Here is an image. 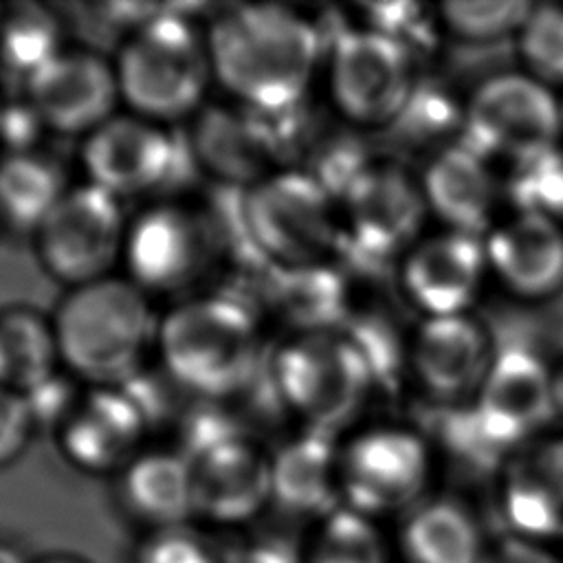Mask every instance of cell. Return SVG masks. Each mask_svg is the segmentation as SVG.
<instances>
[{"mask_svg": "<svg viewBox=\"0 0 563 563\" xmlns=\"http://www.w3.org/2000/svg\"><path fill=\"white\" fill-rule=\"evenodd\" d=\"M205 33L216 86L233 103L264 114L306 106L323 51L310 18L279 4H235Z\"/></svg>", "mask_w": 563, "mask_h": 563, "instance_id": "6da1fadb", "label": "cell"}, {"mask_svg": "<svg viewBox=\"0 0 563 563\" xmlns=\"http://www.w3.org/2000/svg\"><path fill=\"white\" fill-rule=\"evenodd\" d=\"M156 356L180 391L220 402L255 383L266 343L251 303L209 292L180 299L161 314Z\"/></svg>", "mask_w": 563, "mask_h": 563, "instance_id": "7a4b0ae2", "label": "cell"}, {"mask_svg": "<svg viewBox=\"0 0 563 563\" xmlns=\"http://www.w3.org/2000/svg\"><path fill=\"white\" fill-rule=\"evenodd\" d=\"M62 367L88 387H121L156 352L161 314L125 275L66 290L51 312Z\"/></svg>", "mask_w": 563, "mask_h": 563, "instance_id": "3957f363", "label": "cell"}, {"mask_svg": "<svg viewBox=\"0 0 563 563\" xmlns=\"http://www.w3.org/2000/svg\"><path fill=\"white\" fill-rule=\"evenodd\" d=\"M112 62L121 106L167 128L194 119L216 84L207 33L176 11H156L130 29Z\"/></svg>", "mask_w": 563, "mask_h": 563, "instance_id": "277c9868", "label": "cell"}, {"mask_svg": "<svg viewBox=\"0 0 563 563\" xmlns=\"http://www.w3.org/2000/svg\"><path fill=\"white\" fill-rule=\"evenodd\" d=\"M246 246L277 273L332 264L343 244L336 198L306 169H277L242 191Z\"/></svg>", "mask_w": 563, "mask_h": 563, "instance_id": "5b68a950", "label": "cell"}, {"mask_svg": "<svg viewBox=\"0 0 563 563\" xmlns=\"http://www.w3.org/2000/svg\"><path fill=\"white\" fill-rule=\"evenodd\" d=\"M268 374L282 407L330 435L358 413L376 378L343 328L295 330L271 354Z\"/></svg>", "mask_w": 563, "mask_h": 563, "instance_id": "8992f818", "label": "cell"}, {"mask_svg": "<svg viewBox=\"0 0 563 563\" xmlns=\"http://www.w3.org/2000/svg\"><path fill=\"white\" fill-rule=\"evenodd\" d=\"M554 413L552 372L532 352L504 350L490 361L468 420L453 427L449 444L468 464L490 468L512 457Z\"/></svg>", "mask_w": 563, "mask_h": 563, "instance_id": "52a82bcc", "label": "cell"}, {"mask_svg": "<svg viewBox=\"0 0 563 563\" xmlns=\"http://www.w3.org/2000/svg\"><path fill=\"white\" fill-rule=\"evenodd\" d=\"M130 218L123 202L90 185H73L33 233L40 266L68 290L114 275Z\"/></svg>", "mask_w": 563, "mask_h": 563, "instance_id": "ba28073f", "label": "cell"}, {"mask_svg": "<svg viewBox=\"0 0 563 563\" xmlns=\"http://www.w3.org/2000/svg\"><path fill=\"white\" fill-rule=\"evenodd\" d=\"M325 81L332 106L345 121L387 125L402 114L416 90L413 55L374 29H352L332 44Z\"/></svg>", "mask_w": 563, "mask_h": 563, "instance_id": "9c48e42d", "label": "cell"}, {"mask_svg": "<svg viewBox=\"0 0 563 563\" xmlns=\"http://www.w3.org/2000/svg\"><path fill=\"white\" fill-rule=\"evenodd\" d=\"M343 506L380 519L416 508L431 479V455L420 435L400 427H372L341 444Z\"/></svg>", "mask_w": 563, "mask_h": 563, "instance_id": "30bf717a", "label": "cell"}, {"mask_svg": "<svg viewBox=\"0 0 563 563\" xmlns=\"http://www.w3.org/2000/svg\"><path fill=\"white\" fill-rule=\"evenodd\" d=\"M464 141L488 156L523 161L556 145L563 130L561 103L550 88L523 73L486 79L464 110Z\"/></svg>", "mask_w": 563, "mask_h": 563, "instance_id": "8fae6325", "label": "cell"}, {"mask_svg": "<svg viewBox=\"0 0 563 563\" xmlns=\"http://www.w3.org/2000/svg\"><path fill=\"white\" fill-rule=\"evenodd\" d=\"M185 152L172 128L123 110L81 139L79 161L86 183L123 202L165 189Z\"/></svg>", "mask_w": 563, "mask_h": 563, "instance_id": "7c38bea8", "label": "cell"}, {"mask_svg": "<svg viewBox=\"0 0 563 563\" xmlns=\"http://www.w3.org/2000/svg\"><path fill=\"white\" fill-rule=\"evenodd\" d=\"M211 224L194 207L156 200L128 222L123 268L150 297L180 292L209 264Z\"/></svg>", "mask_w": 563, "mask_h": 563, "instance_id": "4fadbf2b", "label": "cell"}, {"mask_svg": "<svg viewBox=\"0 0 563 563\" xmlns=\"http://www.w3.org/2000/svg\"><path fill=\"white\" fill-rule=\"evenodd\" d=\"M48 132L88 136L121 106L114 62L88 46H68L24 84Z\"/></svg>", "mask_w": 563, "mask_h": 563, "instance_id": "5bb4252c", "label": "cell"}, {"mask_svg": "<svg viewBox=\"0 0 563 563\" xmlns=\"http://www.w3.org/2000/svg\"><path fill=\"white\" fill-rule=\"evenodd\" d=\"M343 244L385 260L416 244L427 213L422 187L394 165H369L339 200Z\"/></svg>", "mask_w": 563, "mask_h": 563, "instance_id": "9a60e30c", "label": "cell"}, {"mask_svg": "<svg viewBox=\"0 0 563 563\" xmlns=\"http://www.w3.org/2000/svg\"><path fill=\"white\" fill-rule=\"evenodd\" d=\"M150 427L123 387H86L53 435L73 468L92 477H114L145 449Z\"/></svg>", "mask_w": 563, "mask_h": 563, "instance_id": "2e32d148", "label": "cell"}, {"mask_svg": "<svg viewBox=\"0 0 563 563\" xmlns=\"http://www.w3.org/2000/svg\"><path fill=\"white\" fill-rule=\"evenodd\" d=\"M196 519L216 528H242L273 506L271 453L246 433L191 457Z\"/></svg>", "mask_w": 563, "mask_h": 563, "instance_id": "e0dca14e", "label": "cell"}, {"mask_svg": "<svg viewBox=\"0 0 563 563\" xmlns=\"http://www.w3.org/2000/svg\"><path fill=\"white\" fill-rule=\"evenodd\" d=\"M486 266V249L479 238L444 231L407 251L400 282L407 297L429 317L466 314Z\"/></svg>", "mask_w": 563, "mask_h": 563, "instance_id": "ac0fdd59", "label": "cell"}, {"mask_svg": "<svg viewBox=\"0 0 563 563\" xmlns=\"http://www.w3.org/2000/svg\"><path fill=\"white\" fill-rule=\"evenodd\" d=\"M194 163L222 185L249 189L282 169L262 117L238 103L205 106L191 125Z\"/></svg>", "mask_w": 563, "mask_h": 563, "instance_id": "d6986e66", "label": "cell"}, {"mask_svg": "<svg viewBox=\"0 0 563 563\" xmlns=\"http://www.w3.org/2000/svg\"><path fill=\"white\" fill-rule=\"evenodd\" d=\"M114 501L143 532L194 523V466L176 446H145L114 477Z\"/></svg>", "mask_w": 563, "mask_h": 563, "instance_id": "ffe728a7", "label": "cell"}, {"mask_svg": "<svg viewBox=\"0 0 563 563\" xmlns=\"http://www.w3.org/2000/svg\"><path fill=\"white\" fill-rule=\"evenodd\" d=\"M499 510L510 534L541 543L563 537V438L534 442L508 457Z\"/></svg>", "mask_w": 563, "mask_h": 563, "instance_id": "44dd1931", "label": "cell"}, {"mask_svg": "<svg viewBox=\"0 0 563 563\" xmlns=\"http://www.w3.org/2000/svg\"><path fill=\"white\" fill-rule=\"evenodd\" d=\"M488 266L517 295L541 299L563 288V229L556 220L517 211L490 231Z\"/></svg>", "mask_w": 563, "mask_h": 563, "instance_id": "7402d4cb", "label": "cell"}, {"mask_svg": "<svg viewBox=\"0 0 563 563\" xmlns=\"http://www.w3.org/2000/svg\"><path fill=\"white\" fill-rule=\"evenodd\" d=\"M341 442L336 435L303 429L271 453L273 506L292 517L319 521L341 501Z\"/></svg>", "mask_w": 563, "mask_h": 563, "instance_id": "603a6c76", "label": "cell"}, {"mask_svg": "<svg viewBox=\"0 0 563 563\" xmlns=\"http://www.w3.org/2000/svg\"><path fill=\"white\" fill-rule=\"evenodd\" d=\"M411 361L424 389L442 400L477 391L488 365V341L468 314L427 317L413 339Z\"/></svg>", "mask_w": 563, "mask_h": 563, "instance_id": "cb8c5ba5", "label": "cell"}, {"mask_svg": "<svg viewBox=\"0 0 563 563\" xmlns=\"http://www.w3.org/2000/svg\"><path fill=\"white\" fill-rule=\"evenodd\" d=\"M427 209L449 231L479 235L488 229L495 209V180L486 158L466 143L444 147L424 172L420 183Z\"/></svg>", "mask_w": 563, "mask_h": 563, "instance_id": "d4e9b609", "label": "cell"}, {"mask_svg": "<svg viewBox=\"0 0 563 563\" xmlns=\"http://www.w3.org/2000/svg\"><path fill=\"white\" fill-rule=\"evenodd\" d=\"M396 548L402 563H479L486 539L464 504L427 499L405 512Z\"/></svg>", "mask_w": 563, "mask_h": 563, "instance_id": "484cf974", "label": "cell"}, {"mask_svg": "<svg viewBox=\"0 0 563 563\" xmlns=\"http://www.w3.org/2000/svg\"><path fill=\"white\" fill-rule=\"evenodd\" d=\"M62 369L53 317L26 303L2 306L0 387L24 396Z\"/></svg>", "mask_w": 563, "mask_h": 563, "instance_id": "4316f807", "label": "cell"}, {"mask_svg": "<svg viewBox=\"0 0 563 563\" xmlns=\"http://www.w3.org/2000/svg\"><path fill=\"white\" fill-rule=\"evenodd\" d=\"M70 187L62 163L42 147L0 156V224L33 235Z\"/></svg>", "mask_w": 563, "mask_h": 563, "instance_id": "83f0119b", "label": "cell"}, {"mask_svg": "<svg viewBox=\"0 0 563 563\" xmlns=\"http://www.w3.org/2000/svg\"><path fill=\"white\" fill-rule=\"evenodd\" d=\"M64 18L44 2H11L0 20V66L24 84L64 48Z\"/></svg>", "mask_w": 563, "mask_h": 563, "instance_id": "f1b7e54d", "label": "cell"}, {"mask_svg": "<svg viewBox=\"0 0 563 563\" xmlns=\"http://www.w3.org/2000/svg\"><path fill=\"white\" fill-rule=\"evenodd\" d=\"M303 563H389V543L378 521L347 506L314 521L301 545Z\"/></svg>", "mask_w": 563, "mask_h": 563, "instance_id": "f546056e", "label": "cell"}, {"mask_svg": "<svg viewBox=\"0 0 563 563\" xmlns=\"http://www.w3.org/2000/svg\"><path fill=\"white\" fill-rule=\"evenodd\" d=\"M510 196L517 211L563 220V150L559 145L515 163Z\"/></svg>", "mask_w": 563, "mask_h": 563, "instance_id": "4dcf8cb0", "label": "cell"}, {"mask_svg": "<svg viewBox=\"0 0 563 563\" xmlns=\"http://www.w3.org/2000/svg\"><path fill=\"white\" fill-rule=\"evenodd\" d=\"M534 2L526 0H455L440 7L442 22L462 40L493 42L519 33Z\"/></svg>", "mask_w": 563, "mask_h": 563, "instance_id": "1f68e13d", "label": "cell"}, {"mask_svg": "<svg viewBox=\"0 0 563 563\" xmlns=\"http://www.w3.org/2000/svg\"><path fill=\"white\" fill-rule=\"evenodd\" d=\"M517 40L519 53L534 79L563 84V7L534 4Z\"/></svg>", "mask_w": 563, "mask_h": 563, "instance_id": "d6a6232c", "label": "cell"}, {"mask_svg": "<svg viewBox=\"0 0 563 563\" xmlns=\"http://www.w3.org/2000/svg\"><path fill=\"white\" fill-rule=\"evenodd\" d=\"M132 563H224V552L216 548L205 530L194 523L143 532Z\"/></svg>", "mask_w": 563, "mask_h": 563, "instance_id": "836d02e7", "label": "cell"}, {"mask_svg": "<svg viewBox=\"0 0 563 563\" xmlns=\"http://www.w3.org/2000/svg\"><path fill=\"white\" fill-rule=\"evenodd\" d=\"M367 29H374L409 51L413 46H424L431 42V20L424 18V9L411 2L391 4H367Z\"/></svg>", "mask_w": 563, "mask_h": 563, "instance_id": "e575fe53", "label": "cell"}, {"mask_svg": "<svg viewBox=\"0 0 563 563\" xmlns=\"http://www.w3.org/2000/svg\"><path fill=\"white\" fill-rule=\"evenodd\" d=\"M86 387L88 385H84L73 374L62 369L55 376H51L48 380H44L42 385H37L35 389H31L29 394H24L29 409L33 413L35 427L37 429L46 427V429L55 431L64 422V418L68 416L73 405L79 400V396Z\"/></svg>", "mask_w": 563, "mask_h": 563, "instance_id": "d590c367", "label": "cell"}, {"mask_svg": "<svg viewBox=\"0 0 563 563\" xmlns=\"http://www.w3.org/2000/svg\"><path fill=\"white\" fill-rule=\"evenodd\" d=\"M37 431L22 394L0 387V471L15 464Z\"/></svg>", "mask_w": 563, "mask_h": 563, "instance_id": "8d00e7d4", "label": "cell"}, {"mask_svg": "<svg viewBox=\"0 0 563 563\" xmlns=\"http://www.w3.org/2000/svg\"><path fill=\"white\" fill-rule=\"evenodd\" d=\"M33 103L22 95L20 99H4L0 110V150L7 154H22L40 150V141L46 134Z\"/></svg>", "mask_w": 563, "mask_h": 563, "instance_id": "74e56055", "label": "cell"}, {"mask_svg": "<svg viewBox=\"0 0 563 563\" xmlns=\"http://www.w3.org/2000/svg\"><path fill=\"white\" fill-rule=\"evenodd\" d=\"M479 563H563V559L552 550L550 543L508 532L486 541Z\"/></svg>", "mask_w": 563, "mask_h": 563, "instance_id": "f35d334b", "label": "cell"}, {"mask_svg": "<svg viewBox=\"0 0 563 563\" xmlns=\"http://www.w3.org/2000/svg\"><path fill=\"white\" fill-rule=\"evenodd\" d=\"M224 563H303V550L275 537H260L224 554Z\"/></svg>", "mask_w": 563, "mask_h": 563, "instance_id": "ab89813d", "label": "cell"}, {"mask_svg": "<svg viewBox=\"0 0 563 563\" xmlns=\"http://www.w3.org/2000/svg\"><path fill=\"white\" fill-rule=\"evenodd\" d=\"M29 563H92V561H88V559H86V556H81V554L59 550V552H46V554H40V556H35V559H33V561H29Z\"/></svg>", "mask_w": 563, "mask_h": 563, "instance_id": "60d3db41", "label": "cell"}, {"mask_svg": "<svg viewBox=\"0 0 563 563\" xmlns=\"http://www.w3.org/2000/svg\"><path fill=\"white\" fill-rule=\"evenodd\" d=\"M552 398L556 413H563V363L552 372Z\"/></svg>", "mask_w": 563, "mask_h": 563, "instance_id": "b9f144b4", "label": "cell"}, {"mask_svg": "<svg viewBox=\"0 0 563 563\" xmlns=\"http://www.w3.org/2000/svg\"><path fill=\"white\" fill-rule=\"evenodd\" d=\"M0 563H11V561H9L4 554H0Z\"/></svg>", "mask_w": 563, "mask_h": 563, "instance_id": "7bdbcfd3", "label": "cell"}, {"mask_svg": "<svg viewBox=\"0 0 563 563\" xmlns=\"http://www.w3.org/2000/svg\"><path fill=\"white\" fill-rule=\"evenodd\" d=\"M2 9H4V4H0V20H2Z\"/></svg>", "mask_w": 563, "mask_h": 563, "instance_id": "ee69618b", "label": "cell"}, {"mask_svg": "<svg viewBox=\"0 0 563 563\" xmlns=\"http://www.w3.org/2000/svg\"><path fill=\"white\" fill-rule=\"evenodd\" d=\"M2 103H4V99H2V97H0V110H2Z\"/></svg>", "mask_w": 563, "mask_h": 563, "instance_id": "f6af8a7d", "label": "cell"}, {"mask_svg": "<svg viewBox=\"0 0 563 563\" xmlns=\"http://www.w3.org/2000/svg\"><path fill=\"white\" fill-rule=\"evenodd\" d=\"M561 114H563V103H561Z\"/></svg>", "mask_w": 563, "mask_h": 563, "instance_id": "bcb514c9", "label": "cell"}]
</instances>
